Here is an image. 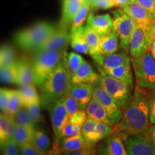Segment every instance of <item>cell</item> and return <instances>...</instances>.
<instances>
[{
    "label": "cell",
    "mask_w": 155,
    "mask_h": 155,
    "mask_svg": "<svg viewBox=\"0 0 155 155\" xmlns=\"http://www.w3.org/2000/svg\"><path fill=\"white\" fill-rule=\"evenodd\" d=\"M150 91L136 84L130 100L124 108L121 121L114 126V131L121 134H146L150 122Z\"/></svg>",
    "instance_id": "1"
},
{
    "label": "cell",
    "mask_w": 155,
    "mask_h": 155,
    "mask_svg": "<svg viewBox=\"0 0 155 155\" xmlns=\"http://www.w3.org/2000/svg\"><path fill=\"white\" fill-rule=\"evenodd\" d=\"M70 85L71 78L66 55L40 86L42 105L45 108L50 109L56 101L65 97L68 92Z\"/></svg>",
    "instance_id": "2"
},
{
    "label": "cell",
    "mask_w": 155,
    "mask_h": 155,
    "mask_svg": "<svg viewBox=\"0 0 155 155\" xmlns=\"http://www.w3.org/2000/svg\"><path fill=\"white\" fill-rule=\"evenodd\" d=\"M57 29V27L50 22H38L17 32L15 35V41L22 49L36 50Z\"/></svg>",
    "instance_id": "3"
},
{
    "label": "cell",
    "mask_w": 155,
    "mask_h": 155,
    "mask_svg": "<svg viewBox=\"0 0 155 155\" xmlns=\"http://www.w3.org/2000/svg\"><path fill=\"white\" fill-rule=\"evenodd\" d=\"M66 50H45L36 52L32 68L34 81L40 87L53 69L66 55Z\"/></svg>",
    "instance_id": "4"
},
{
    "label": "cell",
    "mask_w": 155,
    "mask_h": 155,
    "mask_svg": "<svg viewBox=\"0 0 155 155\" xmlns=\"http://www.w3.org/2000/svg\"><path fill=\"white\" fill-rule=\"evenodd\" d=\"M136 78V83L141 88L152 91L155 89V60L150 50L131 58Z\"/></svg>",
    "instance_id": "5"
},
{
    "label": "cell",
    "mask_w": 155,
    "mask_h": 155,
    "mask_svg": "<svg viewBox=\"0 0 155 155\" xmlns=\"http://www.w3.org/2000/svg\"><path fill=\"white\" fill-rule=\"evenodd\" d=\"M99 72L100 80L98 83L113 97L122 109L124 108L130 100L134 88L111 76L101 69H99Z\"/></svg>",
    "instance_id": "6"
},
{
    "label": "cell",
    "mask_w": 155,
    "mask_h": 155,
    "mask_svg": "<svg viewBox=\"0 0 155 155\" xmlns=\"http://www.w3.org/2000/svg\"><path fill=\"white\" fill-rule=\"evenodd\" d=\"M114 30L119 39L120 48L127 53L129 52V44L137 25L134 19L122 10L121 9L114 11Z\"/></svg>",
    "instance_id": "7"
},
{
    "label": "cell",
    "mask_w": 155,
    "mask_h": 155,
    "mask_svg": "<svg viewBox=\"0 0 155 155\" xmlns=\"http://www.w3.org/2000/svg\"><path fill=\"white\" fill-rule=\"evenodd\" d=\"M121 137L129 155H155L154 141L145 134H121Z\"/></svg>",
    "instance_id": "8"
},
{
    "label": "cell",
    "mask_w": 155,
    "mask_h": 155,
    "mask_svg": "<svg viewBox=\"0 0 155 155\" xmlns=\"http://www.w3.org/2000/svg\"><path fill=\"white\" fill-rule=\"evenodd\" d=\"M93 96L104 106L113 124H117L121 119L123 109L98 82L94 85Z\"/></svg>",
    "instance_id": "9"
},
{
    "label": "cell",
    "mask_w": 155,
    "mask_h": 155,
    "mask_svg": "<svg viewBox=\"0 0 155 155\" xmlns=\"http://www.w3.org/2000/svg\"><path fill=\"white\" fill-rule=\"evenodd\" d=\"M121 9L126 14L131 17L137 25L145 31L148 35L155 21V17L149 12L146 9L137 2L134 1Z\"/></svg>",
    "instance_id": "10"
},
{
    "label": "cell",
    "mask_w": 155,
    "mask_h": 155,
    "mask_svg": "<svg viewBox=\"0 0 155 155\" xmlns=\"http://www.w3.org/2000/svg\"><path fill=\"white\" fill-rule=\"evenodd\" d=\"M96 152L98 155H129L121 134L117 131L99 141Z\"/></svg>",
    "instance_id": "11"
},
{
    "label": "cell",
    "mask_w": 155,
    "mask_h": 155,
    "mask_svg": "<svg viewBox=\"0 0 155 155\" xmlns=\"http://www.w3.org/2000/svg\"><path fill=\"white\" fill-rule=\"evenodd\" d=\"M49 110L52 127L55 134V144H56L59 141L62 130L70 120L69 115L64 103V98L56 101Z\"/></svg>",
    "instance_id": "12"
},
{
    "label": "cell",
    "mask_w": 155,
    "mask_h": 155,
    "mask_svg": "<svg viewBox=\"0 0 155 155\" xmlns=\"http://www.w3.org/2000/svg\"><path fill=\"white\" fill-rule=\"evenodd\" d=\"M91 57L99 66V69L104 71L115 68L124 64L131 63V58L128 55V53L124 50L109 55H103L101 53H98Z\"/></svg>",
    "instance_id": "13"
},
{
    "label": "cell",
    "mask_w": 155,
    "mask_h": 155,
    "mask_svg": "<svg viewBox=\"0 0 155 155\" xmlns=\"http://www.w3.org/2000/svg\"><path fill=\"white\" fill-rule=\"evenodd\" d=\"M70 42L71 32H69L68 28L59 27L57 30L35 50V52L45 50H66Z\"/></svg>",
    "instance_id": "14"
},
{
    "label": "cell",
    "mask_w": 155,
    "mask_h": 155,
    "mask_svg": "<svg viewBox=\"0 0 155 155\" xmlns=\"http://www.w3.org/2000/svg\"><path fill=\"white\" fill-rule=\"evenodd\" d=\"M150 48L147 33L142 28L137 25L129 44V53L131 58H138L147 51L150 50Z\"/></svg>",
    "instance_id": "15"
},
{
    "label": "cell",
    "mask_w": 155,
    "mask_h": 155,
    "mask_svg": "<svg viewBox=\"0 0 155 155\" xmlns=\"http://www.w3.org/2000/svg\"><path fill=\"white\" fill-rule=\"evenodd\" d=\"M89 145L82 134L63 137L54 146L58 148L61 155L77 152L86 148Z\"/></svg>",
    "instance_id": "16"
},
{
    "label": "cell",
    "mask_w": 155,
    "mask_h": 155,
    "mask_svg": "<svg viewBox=\"0 0 155 155\" xmlns=\"http://www.w3.org/2000/svg\"><path fill=\"white\" fill-rule=\"evenodd\" d=\"M86 25L94 29L101 37L110 33L114 30V20L109 14L96 15L91 12Z\"/></svg>",
    "instance_id": "17"
},
{
    "label": "cell",
    "mask_w": 155,
    "mask_h": 155,
    "mask_svg": "<svg viewBox=\"0 0 155 155\" xmlns=\"http://www.w3.org/2000/svg\"><path fill=\"white\" fill-rule=\"evenodd\" d=\"M68 94L78 101L83 111H86L94 95V85L90 83H71Z\"/></svg>",
    "instance_id": "18"
},
{
    "label": "cell",
    "mask_w": 155,
    "mask_h": 155,
    "mask_svg": "<svg viewBox=\"0 0 155 155\" xmlns=\"http://www.w3.org/2000/svg\"><path fill=\"white\" fill-rule=\"evenodd\" d=\"M86 0H63L61 19L60 27L68 28L72 25L75 15L84 5Z\"/></svg>",
    "instance_id": "19"
},
{
    "label": "cell",
    "mask_w": 155,
    "mask_h": 155,
    "mask_svg": "<svg viewBox=\"0 0 155 155\" xmlns=\"http://www.w3.org/2000/svg\"><path fill=\"white\" fill-rule=\"evenodd\" d=\"M100 80V74L95 72L88 62L85 61L71 77V83H90L95 85Z\"/></svg>",
    "instance_id": "20"
},
{
    "label": "cell",
    "mask_w": 155,
    "mask_h": 155,
    "mask_svg": "<svg viewBox=\"0 0 155 155\" xmlns=\"http://www.w3.org/2000/svg\"><path fill=\"white\" fill-rule=\"evenodd\" d=\"M17 84L19 86L34 84V72L32 64L28 60L21 59L17 61Z\"/></svg>",
    "instance_id": "21"
},
{
    "label": "cell",
    "mask_w": 155,
    "mask_h": 155,
    "mask_svg": "<svg viewBox=\"0 0 155 155\" xmlns=\"http://www.w3.org/2000/svg\"><path fill=\"white\" fill-rule=\"evenodd\" d=\"M86 113L90 119L114 127L105 108L94 96L86 108Z\"/></svg>",
    "instance_id": "22"
},
{
    "label": "cell",
    "mask_w": 155,
    "mask_h": 155,
    "mask_svg": "<svg viewBox=\"0 0 155 155\" xmlns=\"http://www.w3.org/2000/svg\"><path fill=\"white\" fill-rule=\"evenodd\" d=\"M15 123L12 116L2 113L0 115V144L3 147L9 140L12 139Z\"/></svg>",
    "instance_id": "23"
},
{
    "label": "cell",
    "mask_w": 155,
    "mask_h": 155,
    "mask_svg": "<svg viewBox=\"0 0 155 155\" xmlns=\"http://www.w3.org/2000/svg\"><path fill=\"white\" fill-rule=\"evenodd\" d=\"M120 48L119 39L116 31L113 30L110 33L101 36L100 42V53L109 55L116 53Z\"/></svg>",
    "instance_id": "24"
},
{
    "label": "cell",
    "mask_w": 155,
    "mask_h": 155,
    "mask_svg": "<svg viewBox=\"0 0 155 155\" xmlns=\"http://www.w3.org/2000/svg\"><path fill=\"white\" fill-rule=\"evenodd\" d=\"M71 46L78 53L89 54L88 43H87L84 26L71 32Z\"/></svg>",
    "instance_id": "25"
},
{
    "label": "cell",
    "mask_w": 155,
    "mask_h": 155,
    "mask_svg": "<svg viewBox=\"0 0 155 155\" xmlns=\"http://www.w3.org/2000/svg\"><path fill=\"white\" fill-rule=\"evenodd\" d=\"M31 142L41 155H47L53 150V147H52L49 137L45 131L41 129L35 130Z\"/></svg>",
    "instance_id": "26"
},
{
    "label": "cell",
    "mask_w": 155,
    "mask_h": 155,
    "mask_svg": "<svg viewBox=\"0 0 155 155\" xmlns=\"http://www.w3.org/2000/svg\"><path fill=\"white\" fill-rule=\"evenodd\" d=\"M105 72L111 75V76L127 83L129 86L132 87V88L134 87V78L131 63L124 64L121 66L116 67L115 68L108 70Z\"/></svg>",
    "instance_id": "27"
},
{
    "label": "cell",
    "mask_w": 155,
    "mask_h": 155,
    "mask_svg": "<svg viewBox=\"0 0 155 155\" xmlns=\"http://www.w3.org/2000/svg\"><path fill=\"white\" fill-rule=\"evenodd\" d=\"M84 28L87 43L88 46L89 54L93 56L100 53V42L101 37L88 25H85Z\"/></svg>",
    "instance_id": "28"
},
{
    "label": "cell",
    "mask_w": 155,
    "mask_h": 155,
    "mask_svg": "<svg viewBox=\"0 0 155 155\" xmlns=\"http://www.w3.org/2000/svg\"><path fill=\"white\" fill-rule=\"evenodd\" d=\"M97 123L98 121L88 117L84 124L83 125L81 131V134L84 137L87 143L93 146H96V144L98 143L96 129Z\"/></svg>",
    "instance_id": "29"
},
{
    "label": "cell",
    "mask_w": 155,
    "mask_h": 155,
    "mask_svg": "<svg viewBox=\"0 0 155 155\" xmlns=\"http://www.w3.org/2000/svg\"><path fill=\"white\" fill-rule=\"evenodd\" d=\"M19 92L22 106H26L32 103L40 101V97L34 84L19 86Z\"/></svg>",
    "instance_id": "30"
},
{
    "label": "cell",
    "mask_w": 155,
    "mask_h": 155,
    "mask_svg": "<svg viewBox=\"0 0 155 155\" xmlns=\"http://www.w3.org/2000/svg\"><path fill=\"white\" fill-rule=\"evenodd\" d=\"M35 130V129H32V128L26 127L15 124L12 139H14L18 146H21L25 143L31 142Z\"/></svg>",
    "instance_id": "31"
},
{
    "label": "cell",
    "mask_w": 155,
    "mask_h": 155,
    "mask_svg": "<svg viewBox=\"0 0 155 155\" xmlns=\"http://www.w3.org/2000/svg\"><path fill=\"white\" fill-rule=\"evenodd\" d=\"M12 118L16 124L35 129V123L31 117L28 108L24 106H21L18 111L14 115L12 116Z\"/></svg>",
    "instance_id": "32"
},
{
    "label": "cell",
    "mask_w": 155,
    "mask_h": 155,
    "mask_svg": "<svg viewBox=\"0 0 155 155\" xmlns=\"http://www.w3.org/2000/svg\"><path fill=\"white\" fill-rule=\"evenodd\" d=\"M17 62L15 50L9 45H4L0 50V67L8 66Z\"/></svg>",
    "instance_id": "33"
},
{
    "label": "cell",
    "mask_w": 155,
    "mask_h": 155,
    "mask_svg": "<svg viewBox=\"0 0 155 155\" xmlns=\"http://www.w3.org/2000/svg\"><path fill=\"white\" fill-rule=\"evenodd\" d=\"M17 62L13 65L8 66L0 67V78L2 83L7 84H15V83L17 84Z\"/></svg>",
    "instance_id": "34"
},
{
    "label": "cell",
    "mask_w": 155,
    "mask_h": 155,
    "mask_svg": "<svg viewBox=\"0 0 155 155\" xmlns=\"http://www.w3.org/2000/svg\"><path fill=\"white\" fill-rule=\"evenodd\" d=\"M91 9V6L89 3L85 2L84 5L81 7L77 15H75L74 19H73L72 25H71V32L74 31L77 29L81 28L83 26V23L88 19V17L90 14V10Z\"/></svg>",
    "instance_id": "35"
},
{
    "label": "cell",
    "mask_w": 155,
    "mask_h": 155,
    "mask_svg": "<svg viewBox=\"0 0 155 155\" xmlns=\"http://www.w3.org/2000/svg\"><path fill=\"white\" fill-rule=\"evenodd\" d=\"M85 61H86L83 59L82 56L79 55V54L74 53V52H71L67 55L68 67L70 78H71L76 73V71L83 65Z\"/></svg>",
    "instance_id": "36"
},
{
    "label": "cell",
    "mask_w": 155,
    "mask_h": 155,
    "mask_svg": "<svg viewBox=\"0 0 155 155\" xmlns=\"http://www.w3.org/2000/svg\"><path fill=\"white\" fill-rule=\"evenodd\" d=\"M22 106V101H21V97L19 90L10 89L7 114L10 116H13Z\"/></svg>",
    "instance_id": "37"
},
{
    "label": "cell",
    "mask_w": 155,
    "mask_h": 155,
    "mask_svg": "<svg viewBox=\"0 0 155 155\" xmlns=\"http://www.w3.org/2000/svg\"><path fill=\"white\" fill-rule=\"evenodd\" d=\"M64 103H65V108H66L68 114L69 115V118H71L77 111L83 110L78 101L75 97L69 94L68 92L64 97Z\"/></svg>",
    "instance_id": "38"
},
{
    "label": "cell",
    "mask_w": 155,
    "mask_h": 155,
    "mask_svg": "<svg viewBox=\"0 0 155 155\" xmlns=\"http://www.w3.org/2000/svg\"><path fill=\"white\" fill-rule=\"evenodd\" d=\"M97 137H98V141L99 142L102 139L106 138L111 135L114 131V127L110 126L106 124L98 122L97 123Z\"/></svg>",
    "instance_id": "39"
},
{
    "label": "cell",
    "mask_w": 155,
    "mask_h": 155,
    "mask_svg": "<svg viewBox=\"0 0 155 155\" xmlns=\"http://www.w3.org/2000/svg\"><path fill=\"white\" fill-rule=\"evenodd\" d=\"M81 131H82V127L78 125H75L71 123V121H68L67 124L64 127V128L62 130L61 135L59 137V141L61 140L63 137H71V136H74L81 134ZM57 144V143H56Z\"/></svg>",
    "instance_id": "40"
},
{
    "label": "cell",
    "mask_w": 155,
    "mask_h": 155,
    "mask_svg": "<svg viewBox=\"0 0 155 155\" xmlns=\"http://www.w3.org/2000/svg\"><path fill=\"white\" fill-rule=\"evenodd\" d=\"M28 108L31 117L35 123L38 124L41 121V113H40V101L35 102L25 106Z\"/></svg>",
    "instance_id": "41"
},
{
    "label": "cell",
    "mask_w": 155,
    "mask_h": 155,
    "mask_svg": "<svg viewBox=\"0 0 155 155\" xmlns=\"http://www.w3.org/2000/svg\"><path fill=\"white\" fill-rule=\"evenodd\" d=\"M1 149L2 155H19V146L13 139L7 141Z\"/></svg>",
    "instance_id": "42"
},
{
    "label": "cell",
    "mask_w": 155,
    "mask_h": 155,
    "mask_svg": "<svg viewBox=\"0 0 155 155\" xmlns=\"http://www.w3.org/2000/svg\"><path fill=\"white\" fill-rule=\"evenodd\" d=\"M10 89L2 88L0 89V108L2 113L7 114L8 111Z\"/></svg>",
    "instance_id": "43"
},
{
    "label": "cell",
    "mask_w": 155,
    "mask_h": 155,
    "mask_svg": "<svg viewBox=\"0 0 155 155\" xmlns=\"http://www.w3.org/2000/svg\"><path fill=\"white\" fill-rule=\"evenodd\" d=\"M88 119V116H87L86 111H83V110H81V111H77L70 118L69 121L71 123L75 125H78L81 127H83L84 123Z\"/></svg>",
    "instance_id": "44"
},
{
    "label": "cell",
    "mask_w": 155,
    "mask_h": 155,
    "mask_svg": "<svg viewBox=\"0 0 155 155\" xmlns=\"http://www.w3.org/2000/svg\"><path fill=\"white\" fill-rule=\"evenodd\" d=\"M21 155H41L32 142H28L19 146Z\"/></svg>",
    "instance_id": "45"
},
{
    "label": "cell",
    "mask_w": 155,
    "mask_h": 155,
    "mask_svg": "<svg viewBox=\"0 0 155 155\" xmlns=\"http://www.w3.org/2000/svg\"><path fill=\"white\" fill-rule=\"evenodd\" d=\"M115 7L114 0H96L91 5L93 9H108Z\"/></svg>",
    "instance_id": "46"
},
{
    "label": "cell",
    "mask_w": 155,
    "mask_h": 155,
    "mask_svg": "<svg viewBox=\"0 0 155 155\" xmlns=\"http://www.w3.org/2000/svg\"><path fill=\"white\" fill-rule=\"evenodd\" d=\"M150 124H155V89L150 91Z\"/></svg>",
    "instance_id": "47"
},
{
    "label": "cell",
    "mask_w": 155,
    "mask_h": 155,
    "mask_svg": "<svg viewBox=\"0 0 155 155\" xmlns=\"http://www.w3.org/2000/svg\"><path fill=\"white\" fill-rule=\"evenodd\" d=\"M135 1L155 17V0H135Z\"/></svg>",
    "instance_id": "48"
},
{
    "label": "cell",
    "mask_w": 155,
    "mask_h": 155,
    "mask_svg": "<svg viewBox=\"0 0 155 155\" xmlns=\"http://www.w3.org/2000/svg\"><path fill=\"white\" fill-rule=\"evenodd\" d=\"M63 155H98L96 152V146H93V145H89L86 148L81 150L80 151H77V152H71L68 154H65Z\"/></svg>",
    "instance_id": "49"
},
{
    "label": "cell",
    "mask_w": 155,
    "mask_h": 155,
    "mask_svg": "<svg viewBox=\"0 0 155 155\" xmlns=\"http://www.w3.org/2000/svg\"><path fill=\"white\" fill-rule=\"evenodd\" d=\"M147 38H148V41H149V43L150 45V47H152L153 42H154L155 40V21L154 24L152 25V28H151L150 31L149 32L148 35H147Z\"/></svg>",
    "instance_id": "50"
},
{
    "label": "cell",
    "mask_w": 155,
    "mask_h": 155,
    "mask_svg": "<svg viewBox=\"0 0 155 155\" xmlns=\"http://www.w3.org/2000/svg\"><path fill=\"white\" fill-rule=\"evenodd\" d=\"M145 134H146L151 140L155 141V124H150L148 130H147V133Z\"/></svg>",
    "instance_id": "51"
},
{
    "label": "cell",
    "mask_w": 155,
    "mask_h": 155,
    "mask_svg": "<svg viewBox=\"0 0 155 155\" xmlns=\"http://www.w3.org/2000/svg\"><path fill=\"white\" fill-rule=\"evenodd\" d=\"M134 1V0H114V6L118 7H120V8H122V7H125L130 4L131 2Z\"/></svg>",
    "instance_id": "52"
},
{
    "label": "cell",
    "mask_w": 155,
    "mask_h": 155,
    "mask_svg": "<svg viewBox=\"0 0 155 155\" xmlns=\"http://www.w3.org/2000/svg\"><path fill=\"white\" fill-rule=\"evenodd\" d=\"M47 155H61V153H60L59 151H58L57 147L53 146V150H52L51 152H50L49 154Z\"/></svg>",
    "instance_id": "53"
},
{
    "label": "cell",
    "mask_w": 155,
    "mask_h": 155,
    "mask_svg": "<svg viewBox=\"0 0 155 155\" xmlns=\"http://www.w3.org/2000/svg\"><path fill=\"white\" fill-rule=\"evenodd\" d=\"M150 51H151V53H152L153 57H154V60H155V40H154V41L153 42V43L152 45V47H151Z\"/></svg>",
    "instance_id": "54"
},
{
    "label": "cell",
    "mask_w": 155,
    "mask_h": 155,
    "mask_svg": "<svg viewBox=\"0 0 155 155\" xmlns=\"http://www.w3.org/2000/svg\"><path fill=\"white\" fill-rule=\"evenodd\" d=\"M86 1L88 3L90 4L91 6V5H93V3H94V2L96 1V0H86Z\"/></svg>",
    "instance_id": "55"
},
{
    "label": "cell",
    "mask_w": 155,
    "mask_h": 155,
    "mask_svg": "<svg viewBox=\"0 0 155 155\" xmlns=\"http://www.w3.org/2000/svg\"><path fill=\"white\" fill-rule=\"evenodd\" d=\"M154 144H155V141H154Z\"/></svg>",
    "instance_id": "56"
}]
</instances>
